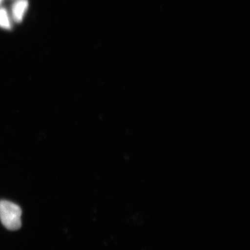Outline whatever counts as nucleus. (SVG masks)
Masks as SVG:
<instances>
[{
    "instance_id": "f257e3e1",
    "label": "nucleus",
    "mask_w": 250,
    "mask_h": 250,
    "mask_svg": "<svg viewBox=\"0 0 250 250\" xmlns=\"http://www.w3.org/2000/svg\"><path fill=\"white\" fill-rule=\"evenodd\" d=\"M21 215L22 210L16 204L6 200L0 202V220L8 229L14 231L21 228Z\"/></svg>"
},
{
    "instance_id": "f03ea898",
    "label": "nucleus",
    "mask_w": 250,
    "mask_h": 250,
    "mask_svg": "<svg viewBox=\"0 0 250 250\" xmlns=\"http://www.w3.org/2000/svg\"><path fill=\"white\" fill-rule=\"evenodd\" d=\"M27 0H17L12 7V17L15 22H21L27 12L28 9Z\"/></svg>"
},
{
    "instance_id": "7ed1b4c3",
    "label": "nucleus",
    "mask_w": 250,
    "mask_h": 250,
    "mask_svg": "<svg viewBox=\"0 0 250 250\" xmlns=\"http://www.w3.org/2000/svg\"><path fill=\"white\" fill-rule=\"evenodd\" d=\"M0 27L5 29H11V21L6 9H0Z\"/></svg>"
}]
</instances>
